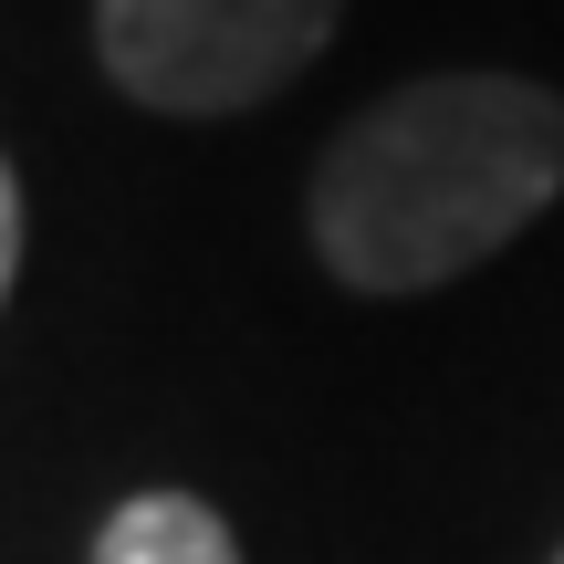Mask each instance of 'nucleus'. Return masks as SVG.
<instances>
[{
	"label": "nucleus",
	"mask_w": 564,
	"mask_h": 564,
	"mask_svg": "<svg viewBox=\"0 0 564 564\" xmlns=\"http://www.w3.org/2000/svg\"><path fill=\"white\" fill-rule=\"evenodd\" d=\"M11 272H21V178L0 158V303H11Z\"/></svg>",
	"instance_id": "nucleus-4"
},
{
	"label": "nucleus",
	"mask_w": 564,
	"mask_h": 564,
	"mask_svg": "<svg viewBox=\"0 0 564 564\" xmlns=\"http://www.w3.org/2000/svg\"><path fill=\"white\" fill-rule=\"evenodd\" d=\"M564 188V95L533 74H419L314 158V251L345 293H440Z\"/></svg>",
	"instance_id": "nucleus-1"
},
{
	"label": "nucleus",
	"mask_w": 564,
	"mask_h": 564,
	"mask_svg": "<svg viewBox=\"0 0 564 564\" xmlns=\"http://www.w3.org/2000/svg\"><path fill=\"white\" fill-rule=\"evenodd\" d=\"M335 32L345 0H95V53L116 95L158 116H251Z\"/></svg>",
	"instance_id": "nucleus-2"
},
{
	"label": "nucleus",
	"mask_w": 564,
	"mask_h": 564,
	"mask_svg": "<svg viewBox=\"0 0 564 564\" xmlns=\"http://www.w3.org/2000/svg\"><path fill=\"white\" fill-rule=\"evenodd\" d=\"M95 564H241V544L199 491H137V502L105 512Z\"/></svg>",
	"instance_id": "nucleus-3"
},
{
	"label": "nucleus",
	"mask_w": 564,
	"mask_h": 564,
	"mask_svg": "<svg viewBox=\"0 0 564 564\" xmlns=\"http://www.w3.org/2000/svg\"><path fill=\"white\" fill-rule=\"evenodd\" d=\"M554 564H564V554H554Z\"/></svg>",
	"instance_id": "nucleus-5"
}]
</instances>
